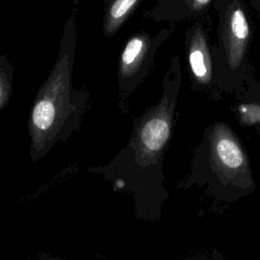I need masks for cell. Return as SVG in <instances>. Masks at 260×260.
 <instances>
[{"label":"cell","instance_id":"ba28073f","mask_svg":"<svg viewBox=\"0 0 260 260\" xmlns=\"http://www.w3.org/2000/svg\"><path fill=\"white\" fill-rule=\"evenodd\" d=\"M237 117L242 125L260 124V80L251 74L246 80L245 90L238 96Z\"/></svg>","mask_w":260,"mask_h":260},{"label":"cell","instance_id":"9c48e42d","mask_svg":"<svg viewBox=\"0 0 260 260\" xmlns=\"http://www.w3.org/2000/svg\"><path fill=\"white\" fill-rule=\"evenodd\" d=\"M14 74L15 67L7 55H0V112L8 106L12 98Z\"/></svg>","mask_w":260,"mask_h":260},{"label":"cell","instance_id":"52a82bcc","mask_svg":"<svg viewBox=\"0 0 260 260\" xmlns=\"http://www.w3.org/2000/svg\"><path fill=\"white\" fill-rule=\"evenodd\" d=\"M142 0H105L102 16V32L114 37L136 11Z\"/></svg>","mask_w":260,"mask_h":260},{"label":"cell","instance_id":"30bf717a","mask_svg":"<svg viewBox=\"0 0 260 260\" xmlns=\"http://www.w3.org/2000/svg\"><path fill=\"white\" fill-rule=\"evenodd\" d=\"M209 2L210 0H189V9L194 12L201 11Z\"/></svg>","mask_w":260,"mask_h":260},{"label":"cell","instance_id":"3957f363","mask_svg":"<svg viewBox=\"0 0 260 260\" xmlns=\"http://www.w3.org/2000/svg\"><path fill=\"white\" fill-rule=\"evenodd\" d=\"M202 189L212 203L228 206L253 194L256 183L247 151L225 122L207 126L192 155L190 171L179 187Z\"/></svg>","mask_w":260,"mask_h":260},{"label":"cell","instance_id":"5b68a950","mask_svg":"<svg viewBox=\"0 0 260 260\" xmlns=\"http://www.w3.org/2000/svg\"><path fill=\"white\" fill-rule=\"evenodd\" d=\"M172 29H161L151 36L146 31L131 35L124 43L117 69L118 106L122 114L129 113V100L154 65L159 46L170 37Z\"/></svg>","mask_w":260,"mask_h":260},{"label":"cell","instance_id":"8992f818","mask_svg":"<svg viewBox=\"0 0 260 260\" xmlns=\"http://www.w3.org/2000/svg\"><path fill=\"white\" fill-rule=\"evenodd\" d=\"M186 60L191 90L219 101L222 91L216 83L211 48L205 30L199 24L192 26L186 34Z\"/></svg>","mask_w":260,"mask_h":260},{"label":"cell","instance_id":"277c9868","mask_svg":"<svg viewBox=\"0 0 260 260\" xmlns=\"http://www.w3.org/2000/svg\"><path fill=\"white\" fill-rule=\"evenodd\" d=\"M251 36L245 11L237 3L231 5L222 19L218 45L211 48L214 75L222 92L238 96L245 90L246 80L253 74L248 59Z\"/></svg>","mask_w":260,"mask_h":260},{"label":"cell","instance_id":"6da1fadb","mask_svg":"<svg viewBox=\"0 0 260 260\" xmlns=\"http://www.w3.org/2000/svg\"><path fill=\"white\" fill-rule=\"evenodd\" d=\"M181 86V60L175 56L162 78L158 101L140 116H133L125 147L108 164L88 169L110 182L115 191L131 194L135 217L140 220H157L170 198L162 165L174 133Z\"/></svg>","mask_w":260,"mask_h":260},{"label":"cell","instance_id":"7a4b0ae2","mask_svg":"<svg viewBox=\"0 0 260 260\" xmlns=\"http://www.w3.org/2000/svg\"><path fill=\"white\" fill-rule=\"evenodd\" d=\"M78 1L63 27L53 67L40 86L27 118L29 157L38 162L57 142L65 143L79 130L88 109L89 90L73 86V68L77 45Z\"/></svg>","mask_w":260,"mask_h":260}]
</instances>
